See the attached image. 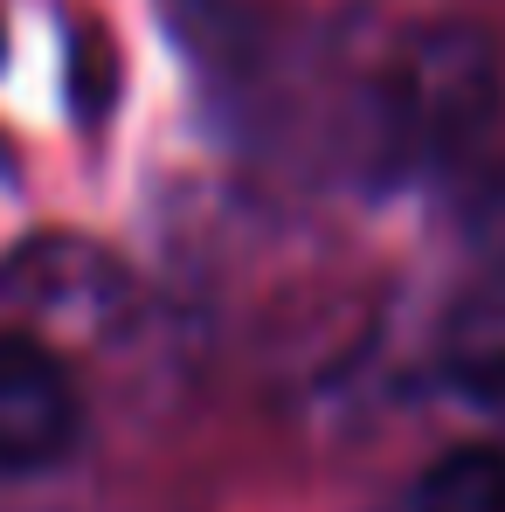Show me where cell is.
Segmentation results:
<instances>
[{
    "label": "cell",
    "mask_w": 505,
    "mask_h": 512,
    "mask_svg": "<svg viewBox=\"0 0 505 512\" xmlns=\"http://www.w3.org/2000/svg\"><path fill=\"white\" fill-rule=\"evenodd\" d=\"M0 49H7V42H0Z\"/></svg>",
    "instance_id": "6"
},
{
    "label": "cell",
    "mask_w": 505,
    "mask_h": 512,
    "mask_svg": "<svg viewBox=\"0 0 505 512\" xmlns=\"http://www.w3.org/2000/svg\"><path fill=\"white\" fill-rule=\"evenodd\" d=\"M409 512H505V450L499 443H464L436 457L416 478Z\"/></svg>",
    "instance_id": "4"
},
{
    "label": "cell",
    "mask_w": 505,
    "mask_h": 512,
    "mask_svg": "<svg viewBox=\"0 0 505 512\" xmlns=\"http://www.w3.org/2000/svg\"><path fill=\"white\" fill-rule=\"evenodd\" d=\"M505 97L499 42L471 21L416 28L374 97V153L381 173H450L492 132Z\"/></svg>",
    "instance_id": "1"
},
{
    "label": "cell",
    "mask_w": 505,
    "mask_h": 512,
    "mask_svg": "<svg viewBox=\"0 0 505 512\" xmlns=\"http://www.w3.org/2000/svg\"><path fill=\"white\" fill-rule=\"evenodd\" d=\"M457 229H464V243L485 256L492 270H505V153L471 173L464 208H457Z\"/></svg>",
    "instance_id": "5"
},
{
    "label": "cell",
    "mask_w": 505,
    "mask_h": 512,
    "mask_svg": "<svg viewBox=\"0 0 505 512\" xmlns=\"http://www.w3.org/2000/svg\"><path fill=\"white\" fill-rule=\"evenodd\" d=\"M436 367H443V381H450L471 409L505 416V284H485L478 298H464V305L443 319Z\"/></svg>",
    "instance_id": "3"
},
{
    "label": "cell",
    "mask_w": 505,
    "mask_h": 512,
    "mask_svg": "<svg viewBox=\"0 0 505 512\" xmlns=\"http://www.w3.org/2000/svg\"><path fill=\"white\" fill-rule=\"evenodd\" d=\"M77 429H84V402L70 367L42 340L0 333V478L49 471L56 457H70Z\"/></svg>",
    "instance_id": "2"
}]
</instances>
